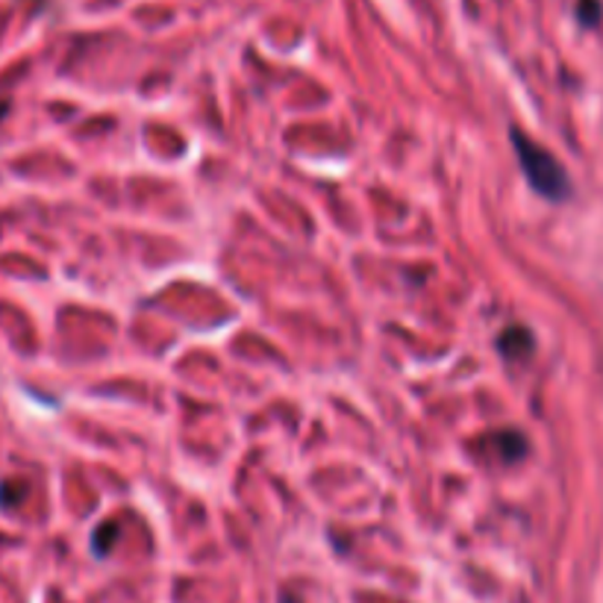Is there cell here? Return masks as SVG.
Returning <instances> with one entry per match:
<instances>
[{
    "label": "cell",
    "mask_w": 603,
    "mask_h": 603,
    "mask_svg": "<svg viewBox=\"0 0 603 603\" xmlns=\"http://www.w3.org/2000/svg\"><path fill=\"white\" fill-rule=\"evenodd\" d=\"M512 145H516L518 163H521V171L530 180L542 198L548 200H565L571 195V180L565 168L560 165V159L544 150L542 145H536L533 138H527L521 129H512Z\"/></svg>",
    "instance_id": "cell-1"
},
{
    "label": "cell",
    "mask_w": 603,
    "mask_h": 603,
    "mask_svg": "<svg viewBox=\"0 0 603 603\" xmlns=\"http://www.w3.org/2000/svg\"><path fill=\"white\" fill-rule=\"evenodd\" d=\"M578 18L586 27H595L597 21H601V0H580Z\"/></svg>",
    "instance_id": "cell-2"
},
{
    "label": "cell",
    "mask_w": 603,
    "mask_h": 603,
    "mask_svg": "<svg viewBox=\"0 0 603 603\" xmlns=\"http://www.w3.org/2000/svg\"><path fill=\"white\" fill-rule=\"evenodd\" d=\"M7 110H9V101H3V97H0V121H3Z\"/></svg>",
    "instance_id": "cell-3"
}]
</instances>
